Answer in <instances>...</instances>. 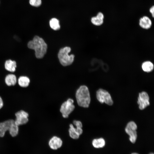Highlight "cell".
I'll return each instance as SVG.
<instances>
[{"mask_svg": "<svg viewBox=\"0 0 154 154\" xmlns=\"http://www.w3.org/2000/svg\"><path fill=\"white\" fill-rule=\"evenodd\" d=\"M27 46L35 50V56L38 58L44 57L47 48V45L43 39L38 36H35L32 40L28 42Z\"/></svg>", "mask_w": 154, "mask_h": 154, "instance_id": "1", "label": "cell"}, {"mask_svg": "<svg viewBox=\"0 0 154 154\" xmlns=\"http://www.w3.org/2000/svg\"><path fill=\"white\" fill-rule=\"evenodd\" d=\"M76 97L79 106L84 108L89 107L90 102V97L87 86L85 85L81 86L76 91Z\"/></svg>", "mask_w": 154, "mask_h": 154, "instance_id": "2", "label": "cell"}, {"mask_svg": "<svg viewBox=\"0 0 154 154\" xmlns=\"http://www.w3.org/2000/svg\"><path fill=\"white\" fill-rule=\"evenodd\" d=\"M71 48L66 46L61 48L58 54V58L60 64L63 66H66L71 64L74 60V56L73 54L69 55Z\"/></svg>", "mask_w": 154, "mask_h": 154, "instance_id": "3", "label": "cell"}, {"mask_svg": "<svg viewBox=\"0 0 154 154\" xmlns=\"http://www.w3.org/2000/svg\"><path fill=\"white\" fill-rule=\"evenodd\" d=\"M98 100L101 103H104L108 105H112L113 103L111 95L107 91L102 89L98 90L96 94Z\"/></svg>", "mask_w": 154, "mask_h": 154, "instance_id": "4", "label": "cell"}, {"mask_svg": "<svg viewBox=\"0 0 154 154\" xmlns=\"http://www.w3.org/2000/svg\"><path fill=\"white\" fill-rule=\"evenodd\" d=\"M73 103V100L69 98L62 104L60 111L63 117L67 118L69 115L73 111L75 108Z\"/></svg>", "mask_w": 154, "mask_h": 154, "instance_id": "5", "label": "cell"}, {"mask_svg": "<svg viewBox=\"0 0 154 154\" xmlns=\"http://www.w3.org/2000/svg\"><path fill=\"white\" fill-rule=\"evenodd\" d=\"M137 128L136 123L133 121H130L127 123L125 129L126 133L129 136V140L132 143L135 142L137 138Z\"/></svg>", "mask_w": 154, "mask_h": 154, "instance_id": "6", "label": "cell"}, {"mask_svg": "<svg viewBox=\"0 0 154 154\" xmlns=\"http://www.w3.org/2000/svg\"><path fill=\"white\" fill-rule=\"evenodd\" d=\"M137 103L141 110H143L149 105V97L146 92L143 91L139 93Z\"/></svg>", "mask_w": 154, "mask_h": 154, "instance_id": "7", "label": "cell"}, {"mask_svg": "<svg viewBox=\"0 0 154 154\" xmlns=\"http://www.w3.org/2000/svg\"><path fill=\"white\" fill-rule=\"evenodd\" d=\"M16 119L15 122L18 126L26 123L28 121L29 114L26 112L21 110L15 114Z\"/></svg>", "mask_w": 154, "mask_h": 154, "instance_id": "8", "label": "cell"}, {"mask_svg": "<svg viewBox=\"0 0 154 154\" xmlns=\"http://www.w3.org/2000/svg\"><path fill=\"white\" fill-rule=\"evenodd\" d=\"M15 121L11 119L0 123V137H3L6 132L9 130Z\"/></svg>", "mask_w": 154, "mask_h": 154, "instance_id": "9", "label": "cell"}, {"mask_svg": "<svg viewBox=\"0 0 154 154\" xmlns=\"http://www.w3.org/2000/svg\"><path fill=\"white\" fill-rule=\"evenodd\" d=\"M70 127L69 132L70 137L74 139H78L79 136L82 133V128L77 127L75 128L72 124H70Z\"/></svg>", "mask_w": 154, "mask_h": 154, "instance_id": "10", "label": "cell"}, {"mask_svg": "<svg viewBox=\"0 0 154 154\" xmlns=\"http://www.w3.org/2000/svg\"><path fill=\"white\" fill-rule=\"evenodd\" d=\"M62 142L61 139L56 136H54L50 140L49 145L50 148L55 150L60 148L62 145Z\"/></svg>", "mask_w": 154, "mask_h": 154, "instance_id": "11", "label": "cell"}, {"mask_svg": "<svg viewBox=\"0 0 154 154\" xmlns=\"http://www.w3.org/2000/svg\"><path fill=\"white\" fill-rule=\"evenodd\" d=\"M139 25L142 28L148 29L151 27L152 22L151 19L148 17L144 16L140 19Z\"/></svg>", "mask_w": 154, "mask_h": 154, "instance_id": "12", "label": "cell"}, {"mask_svg": "<svg viewBox=\"0 0 154 154\" xmlns=\"http://www.w3.org/2000/svg\"><path fill=\"white\" fill-rule=\"evenodd\" d=\"M104 16L102 13L99 12L96 17L92 18L91 21L94 25L99 26L102 25L104 23Z\"/></svg>", "mask_w": 154, "mask_h": 154, "instance_id": "13", "label": "cell"}, {"mask_svg": "<svg viewBox=\"0 0 154 154\" xmlns=\"http://www.w3.org/2000/svg\"><path fill=\"white\" fill-rule=\"evenodd\" d=\"M154 65L153 63L150 61L144 62L141 64V68L145 72L149 73L153 70Z\"/></svg>", "mask_w": 154, "mask_h": 154, "instance_id": "14", "label": "cell"}, {"mask_svg": "<svg viewBox=\"0 0 154 154\" xmlns=\"http://www.w3.org/2000/svg\"><path fill=\"white\" fill-rule=\"evenodd\" d=\"M5 69L11 72H14L17 67L16 62L15 61L10 59L7 60L5 63Z\"/></svg>", "mask_w": 154, "mask_h": 154, "instance_id": "15", "label": "cell"}, {"mask_svg": "<svg viewBox=\"0 0 154 154\" xmlns=\"http://www.w3.org/2000/svg\"><path fill=\"white\" fill-rule=\"evenodd\" d=\"M5 81L8 86L15 85L17 83V78L15 75L13 74L7 75L5 77Z\"/></svg>", "mask_w": 154, "mask_h": 154, "instance_id": "16", "label": "cell"}, {"mask_svg": "<svg viewBox=\"0 0 154 154\" xmlns=\"http://www.w3.org/2000/svg\"><path fill=\"white\" fill-rule=\"evenodd\" d=\"M105 140L102 138L94 139L92 141L93 146L94 147L96 148L103 147L105 145Z\"/></svg>", "mask_w": 154, "mask_h": 154, "instance_id": "17", "label": "cell"}, {"mask_svg": "<svg viewBox=\"0 0 154 154\" xmlns=\"http://www.w3.org/2000/svg\"><path fill=\"white\" fill-rule=\"evenodd\" d=\"M30 82L29 79L26 76H21L18 79V83L19 85L21 87H27L29 85Z\"/></svg>", "mask_w": 154, "mask_h": 154, "instance_id": "18", "label": "cell"}, {"mask_svg": "<svg viewBox=\"0 0 154 154\" xmlns=\"http://www.w3.org/2000/svg\"><path fill=\"white\" fill-rule=\"evenodd\" d=\"M49 25L51 28L54 30H58L60 28L59 21L55 18H53L50 20Z\"/></svg>", "mask_w": 154, "mask_h": 154, "instance_id": "19", "label": "cell"}, {"mask_svg": "<svg viewBox=\"0 0 154 154\" xmlns=\"http://www.w3.org/2000/svg\"><path fill=\"white\" fill-rule=\"evenodd\" d=\"M9 131L13 137H15L18 134L19 132L18 126L16 124L15 121L12 125Z\"/></svg>", "mask_w": 154, "mask_h": 154, "instance_id": "20", "label": "cell"}, {"mask_svg": "<svg viewBox=\"0 0 154 154\" xmlns=\"http://www.w3.org/2000/svg\"><path fill=\"white\" fill-rule=\"evenodd\" d=\"M30 4L33 6L38 7L41 4V0H29Z\"/></svg>", "mask_w": 154, "mask_h": 154, "instance_id": "21", "label": "cell"}, {"mask_svg": "<svg viewBox=\"0 0 154 154\" xmlns=\"http://www.w3.org/2000/svg\"><path fill=\"white\" fill-rule=\"evenodd\" d=\"M149 12L151 13L152 17H154V6H153L149 9Z\"/></svg>", "mask_w": 154, "mask_h": 154, "instance_id": "22", "label": "cell"}, {"mask_svg": "<svg viewBox=\"0 0 154 154\" xmlns=\"http://www.w3.org/2000/svg\"><path fill=\"white\" fill-rule=\"evenodd\" d=\"M3 106V100L0 96V109H1Z\"/></svg>", "mask_w": 154, "mask_h": 154, "instance_id": "23", "label": "cell"}, {"mask_svg": "<svg viewBox=\"0 0 154 154\" xmlns=\"http://www.w3.org/2000/svg\"><path fill=\"white\" fill-rule=\"evenodd\" d=\"M131 154H139L137 153H131Z\"/></svg>", "mask_w": 154, "mask_h": 154, "instance_id": "24", "label": "cell"}, {"mask_svg": "<svg viewBox=\"0 0 154 154\" xmlns=\"http://www.w3.org/2000/svg\"><path fill=\"white\" fill-rule=\"evenodd\" d=\"M149 154H154L153 153H149Z\"/></svg>", "mask_w": 154, "mask_h": 154, "instance_id": "25", "label": "cell"}]
</instances>
